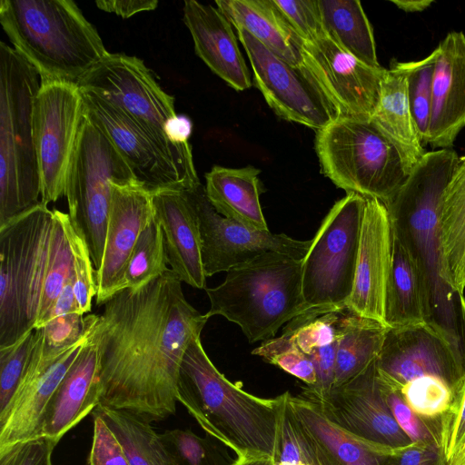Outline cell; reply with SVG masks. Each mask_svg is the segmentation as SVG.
Masks as SVG:
<instances>
[{"label":"cell","instance_id":"cell-1","mask_svg":"<svg viewBox=\"0 0 465 465\" xmlns=\"http://www.w3.org/2000/svg\"><path fill=\"white\" fill-rule=\"evenodd\" d=\"M208 319L187 302L170 268L139 290L116 293L91 332L98 348L100 404L150 422L175 414L183 357Z\"/></svg>","mask_w":465,"mask_h":465},{"label":"cell","instance_id":"cell-2","mask_svg":"<svg viewBox=\"0 0 465 465\" xmlns=\"http://www.w3.org/2000/svg\"><path fill=\"white\" fill-rule=\"evenodd\" d=\"M459 159L450 148L426 152L385 205L392 232L418 268L425 325L450 344L465 366V297L446 281L439 230L441 195Z\"/></svg>","mask_w":465,"mask_h":465},{"label":"cell","instance_id":"cell-3","mask_svg":"<svg viewBox=\"0 0 465 465\" xmlns=\"http://www.w3.org/2000/svg\"><path fill=\"white\" fill-rule=\"evenodd\" d=\"M64 214L40 202L0 226V348L36 329L74 276Z\"/></svg>","mask_w":465,"mask_h":465},{"label":"cell","instance_id":"cell-4","mask_svg":"<svg viewBox=\"0 0 465 465\" xmlns=\"http://www.w3.org/2000/svg\"><path fill=\"white\" fill-rule=\"evenodd\" d=\"M177 401L209 436L238 457L273 456L278 397L259 398L231 382L206 354L201 336L191 341L183 357Z\"/></svg>","mask_w":465,"mask_h":465},{"label":"cell","instance_id":"cell-5","mask_svg":"<svg viewBox=\"0 0 465 465\" xmlns=\"http://www.w3.org/2000/svg\"><path fill=\"white\" fill-rule=\"evenodd\" d=\"M0 24L41 83L76 84L110 53L72 0H1Z\"/></svg>","mask_w":465,"mask_h":465},{"label":"cell","instance_id":"cell-6","mask_svg":"<svg viewBox=\"0 0 465 465\" xmlns=\"http://www.w3.org/2000/svg\"><path fill=\"white\" fill-rule=\"evenodd\" d=\"M206 315L236 323L250 343L274 338L280 327L312 308L302 288V260L265 252L227 272L223 282L205 288Z\"/></svg>","mask_w":465,"mask_h":465},{"label":"cell","instance_id":"cell-7","mask_svg":"<svg viewBox=\"0 0 465 465\" xmlns=\"http://www.w3.org/2000/svg\"><path fill=\"white\" fill-rule=\"evenodd\" d=\"M38 72L0 43V226L38 204L41 185L33 132Z\"/></svg>","mask_w":465,"mask_h":465},{"label":"cell","instance_id":"cell-8","mask_svg":"<svg viewBox=\"0 0 465 465\" xmlns=\"http://www.w3.org/2000/svg\"><path fill=\"white\" fill-rule=\"evenodd\" d=\"M322 173L349 193L387 203L408 174L396 146L371 119L341 116L316 133Z\"/></svg>","mask_w":465,"mask_h":465},{"label":"cell","instance_id":"cell-9","mask_svg":"<svg viewBox=\"0 0 465 465\" xmlns=\"http://www.w3.org/2000/svg\"><path fill=\"white\" fill-rule=\"evenodd\" d=\"M136 180L113 143L84 111L66 173L64 196L71 222L84 235L95 270L101 266L104 250L112 183Z\"/></svg>","mask_w":465,"mask_h":465},{"label":"cell","instance_id":"cell-10","mask_svg":"<svg viewBox=\"0 0 465 465\" xmlns=\"http://www.w3.org/2000/svg\"><path fill=\"white\" fill-rule=\"evenodd\" d=\"M77 86L124 112L155 139L189 177L199 181L190 143L174 144L164 134L165 123L176 114L174 97L163 90L143 60L110 53Z\"/></svg>","mask_w":465,"mask_h":465},{"label":"cell","instance_id":"cell-11","mask_svg":"<svg viewBox=\"0 0 465 465\" xmlns=\"http://www.w3.org/2000/svg\"><path fill=\"white\" fill-rule=\"evenodd\" d=\"M365 196L349 193L322 220L302 260V288L311 307L342 308L352 292Z\"/></svg>","mask_w":465,"mask_h":465},{"label":"cell","instance_id":"cell-12","mask_svg":"<svg viewBox=\"0 0 465 465\" xmlns=\"http://www.w3.org/2000/svg\"><path fill=\"white\" fill-rule=\"evenodd\" d=\"M84 115L76 84L41 83L33 106V132L41 202L46 205L64 195L65 179Z\"/></svg>","mask_w":465,"mask_h":465},{"label":"cell","instance_id":"cell-13","mask_svg":"<svg viewBox=\"0 0 465 465\" xmlns=\"http://www.w3.org/2000/svg\"><path fill=\"white\" fill-rule=\"evenodd\" d=\"M236 31L251 63L254 84L279 117L316 131L338 117L302 65L285 62L245 30Z\"/></svg>","mask_w":465,"mask_h":465},{"label":"cell","instance_id":"cell-14","mask_svg":"<svg viewBox=\"0 0 465 465\" xmlns=\"http://www.w3.org/2000/svg\"><path fill=\"white\" fill-rule=\"evenodd\" d=\"M196 214L202 242V261L206 277L228 272L265 252H276L302 260L312 242L284 233L249 229L219 214L202 184L184 190Z\"/></svg>","mask_w":465,"mask_h":465},{"label":"cell","instance_id":"cell-15","mask_svg":"<svg viewBox=\"0 0 465 465\" xmlns=\"http://www.w3.org/2000/svg\"><path fill=\"white\" fill-rule=\"evenodd\" d=\"M97 314L84 316L86 333L62 351L44 348L42 329H35V344L20 384L0 413V450L38 437L43 414L53 394L88 341Z\"/></svg>","mask_w":465,"mask_h":465},{"label":"cell","instance_id":"cell-16","mask_svg":"<svg viewBox=\"0 0 465 465\" xmlns=\"http://www.w3.org/2000/svg\"><path fill=\"white\" fill-rule=\"evenodd\" d=\"M302 66L338 117L371 119L379 102L385 68H373L341 49L326 35L299 40Z\"/></svg>","mask_w":465,"mask_h":465},{"label":"cell","instance_id":"cell-17","mask_svg":"<svg viewBox=\"0 0 465 465\" xmlns=\"http://www.w3.org/2000/svg\"><path fill=\"white\" fill-rule=\"evenodd\" d=\"M89 119L109 138L135 177L151 191L190 190L201 184L190 178L169 153L142 126L117 107L79 88Z\"/></svg>","mask_w":465,"mask_h":465},{"label":"cell","instance_id":"cell-18","mask_svg":"<svg viewBox=\"0 0 465 465\" xmlns=\"http://www.w3.org/2000/svg\"><path fill=\"white\" fill-rule=\"evenodd\" d=\"M375 361L324 397H305L315 401L330 420L345 430L380 445L401 449L412 442L394 420L381 394Z\"/></svg>","mask_w":465,"mask_h":465},{"label":"cell","instance_id":"cell-19","mask_svg":"<svg viewBox=\"0 0 465 465\" xmlns=\"http://www.w3.org/2000/svg\"><path fill=\"white\" fill-rule=\"evenodd\" d=\"M154 216L152 191L140 181L112 183L102 263L95 270L96 304L123 291V279L135 242Z\"/></svg>","mask_w":465,"mask_h":465},{"label":"cell","instance_id":"cell-20","mask_svg":"<svg viewBox=\"0 0 465 465\" xmlns=\"http://www.w3.org/2000/svg\"><path fill=\"white\" fill-rule=\"evenodd\" d=\"M375 363L377 375L397 390L424 375L440 377L453 387L465 373L450 344L425 324L389 328Z\"/></svg>","mask_w":465,"mask_h":465},{"label":"cell","instance_id":"cell-21","mask_svg":"<svg viewBox=\"0 0 465 465\" xmlns=\"http://www.w3.org/2000/svg\"><path fill=\"white\" fill-rule=\"evenodd\" d=\"M392 261V229L386 205L365 197L352 292L345 303L353 313L385 323Z\"/></svg>","mask_w":465,"mask_h":465},{"label":"cell","instance_id":"cell-22","mask_svg":"<svg viewBox=\"0 0 465 465\" xmlns=\"http://www.w3.org/2000/svg\"><path fill=\"white\" fill-rule=\"evenodd\" d=\"M288 403L314 465H384L398 449L361 439L330 420L318 404L288 394Z\"/></svg>","mask_w":465,"mask_h":465},{"label":"cell","instance_id":"cell-23","mask_svg":"<svg viewBox=\"0 0 465 465\" xmlns=\"http://www.w3.org/2000/svg\"><path fill=\"white\" fill-rule=\"evenodd\" d=\"M437 49L428 144L447 149L465 127V35L449 33Z\"/></svg>","mask_w":465,"mask_h":465},{"label":"cell","instance_id":"cell-24","mask_svg":"<svg viewBox=\"0 0 465 465\" xmlns=\"http://www.w3.org/2000/svg\"><path fill=\"white\" fill-rule=\"evenodd\" d=\"M154 215L163 233L167 263L183 282L205 289L198 220L184 190L158 188L152 191Z\"/></svg>","mask_w":465,"mask_h":465},{"label":"cell","instance_id":"cell-25","mask_svg":"<svg viewBox=\"0 0 465 465\" xmlns=\"http://www.w3.org/2000/svg\"><path fill=\"white\" fill-rule=\"evenodd\" d=\"M99 404L98 348L90 334L46 406L38 437L49 438L58 444L71 429L92 413Z\"/></svg>","mask_w":465,"mask_h":465},{"label":"cell","instance_id":"cell-26","mask_svg":"<svg viewBox=\"0 0 465 465\" xmlns=\"http://www.w3.org/2000/svg\"><path fill=\"white\" fill-rule=\"evenodd\" d=\"M183 13V22L193 40L195 54L234 90L250 88L249 69L227 17L217 6L195 0L184 1Z\"/></svg>","mask_w":465,"mask_h":465},{"label":"cell","instance_id":"cell-27","mask_svg":"<svg viewBox=\"0 0 465 465\" xmlns=\"http://www.w3.org/2000/svg\"><path fill=\"white\" fill-rule=\"evenodd\" d=\"M371 121L396 146L409 174L426 152L411 110L406 75L398 61L384 70Z\"/></svg>","mask_w":465,"mask_h":465},{"label":"cell","instance_id":"cell-28","mask_svg":"<svg viewBox=\"0 0 465 465\" xmlns=\"http://www.w3.org/2000/svg\"><path fill=\"white\" fill-rule=\"evenodd\" d=\"M261 171L253 166L214 165L205 174V193L222 216L257 231H268L260 204Z\"/></svg>","mask_w":465,"mask_h":465},{"label":"cell","instance_id":"cell-29","mask_svg":"<svg viewBox=\"0 0 465 465\" xmlns=\"http://www.w3.org/2000/svg\"><path fill=\"white\" fill-rule=\"evenodd\" d=\"M215 4L235 29L245 30L290 64L302 65L300 38L272 0H217Z\"/></svg>","mask_w":465,"mask_h":465},{"label":"cell","instance_id":"cell-30","mask_svg":"<svg viewBox=\"0 0 465 465\" xmlns=\"http://www.w3.org/2000/svg\"><path fill=\"white\" fill-rule=\"evenodd\" d=\"M439 230L447 282L464 295L465 289V155L460 157L441 195Z\"/></svg>","mask_w":465,"mask_h":465},{"label":"cell","instance_id":"cell-31","mask_svg":"<svg viewBox=\"0 0 465 465\" xmlns=\"http://www.w3.org/2000/svg\"><path fill=\"white\" fill-rule=\"evenodd\" d=\"M389 327L344 307L338 324L332 388L351 380L378 358ZM331 388V389H332Z\"/></svg>","mask_w":465,"mask_h":465},{"label":"cell","instance_id":"cell-32","mask_svg":"<svg viewBox=\"0 0 465 465\" xmlns=\"http://www.w3.org/2000/svg\"><path fill=\"white\" fill-rule=\"evenodd\" d=\"M425 322L423 288L418 268L408 249L392 232L385 323L389 328H402L425 324Z\"/></svg>","mask_w":465,"mask_h":465},{"label":"cell","instance_id":"cell-33","mask_svg":"<svg viewBox=\"0 0 465 465\" xmlns=\"http://www.w3.org/2000/svg\"><path fill=\"white\" fill-rule=\"evenodd\" d=\"M324 34L341 49L373 68L377 58L372 27L358 0H318Z\"/></svg>","mask_w":465,"mask_h":465},{"label":"cell","instance_id":"cell-34","mask_svg":"<svg viewBox=\"0 0 465 465\" xmlns=\"http://www.w3.org/2000/svg\"><path fill=\"white\" fill-rule=\"evenodd\" d=\"M99 415L120 441L130 465H176L151 422L134 412L99 404Z\"/></svg>","mask_w":465,"mask_h":465},{"label":"cell","instance_id":"cell-35","mask_svg":"<svg viewBox=\"0 0 465 465\" xmlns=\"http://www.w3.org/2000/svg\"><path fill=\"white\" fill-rule=\"evenodd\" d=\"M162 227L155 215L141 232L123 279V290L136 291L163 274L167 268Z\"/></svg>","mask_w":465,"mask_h":465},{"label":"cell","instance_id":"cell-36","mask_svg":"<svg viewBox=\"0 0 465 465\" xmlns=\"http://www.w3.org/2000/svg\"><path fill=\"white\" fill-rule=\"evenodd\" d=\"M438 49L427 57L412 62H399L407 80V91L412 116L423 147L428 144L431 113L432 83Z\"/></svg>","mask_w":465,"mask_h":465},{"label":"cell","instance_id":"cell-37","mask_svg":"<svg viewBox=\"0 0 465 465\" xmlns=\"http://www.w3.org/2000/svg\"><path fill=\"white\" fill-rule=\"evenodd\" d=\"M160 436L176 465H232L234 461L209 435L200 437L189 429H173Z\"/></svg>","mask_w":465,"mask_h":465},{"label":"cell","instance_id":"cell-38","mask_svg":"<svg viewBox=\"0 0 465 465\" xmlns=\"http://www.w3.org/2000/svg\"><path fill=\"white\" fill-rule=\"evenodd\" d=\"M452 388L440 377L424 375L407 381L399 391L414 412L428 420H437L450 405Z\"/></svg>","mask_w":465,"mask_h":465},{"label":"cell","instance_id":"cell-39","mask_svg":"<svg viewBox=\"0 0 465 465\" xmlns=\"http://www.w3.org/2000/svg\"><path fill=\"white\" fill-rule=\"evenodd\" d=\"M381 394L400 428L411 442L437 445L440 448V418L428 420L414 412L400 391L377 375Z\"/></svg>","mask_w":465,"mask_h":465},{"label":"cell","instance_id":"cell-40","mask_svg":"<svg viewBox=\"0 0 465 465\" xmlns=\"http://www.w3.org/2000/svg\"><path fill=\"white\" fill-rule=\"evenodd\" d=\"M64 228L73 257L74 292L83 314L91 311L97 293L95 270L84 235L73 225L68 213L64 214Z\"/></svg>","mask_w":465,"mask_h":465},{"label":"cell","instance_id":"cell-41","mask_svg":"<svg viewBox=\"0 0 465 465\" xmlns=\"http://www.w3.org/2000/svg\"><path fill=\"white\" fill-rule=\"evenodd\" d=\"M252 353L302 380L309 387L316 383V372L312 361L283 333L279 338L262 341Z\"/></svg>","mask_w":465,"mask_h":465},{"label":"cell","instance_id":"cell-42","mask_svg":"<svg viewBox=\"0 0 465 465\" xmlns=\"http://www.w3.org/2000/svg\"><path fill=\"white\" fill-rule=\"evenodd\" d=\"M286 391L278 396L277 440L272 456L274 465H314L288 403Z\"/></svg>","mask_w":465,"mask_h":465},{"label":"cell","instance_id":"cell-43","mask_svg":"<svg viewBox=\"0 0 465 465\" xmlns=\"http://www.w3.org/2000/svg\"><path fill=\"white\" fill-rule=\"evenodd\" d=\"M35 339L33 329L15 343L0 348V413L9 405L20 384Z\"/></svg>","mask_w":465,"mask_h":465},{"label":"cell","instance_id":"cell-44","mask_svg":"<svg viewBox=\"0 0 465 465\" xmlns=\"http://www.w3.org/2000/svg\"><path fill=\"white\" fill-rule=\"evenodd\" d=\"M465 446V373L452 388L450 405L440 417V450L446 465Z\"/></svg>","mask_w":465,"mask_h":465},{"label":"cell","instance_id":"cell-45","mask_svg":"<svg viewBox=\"0 0 465 465\" xmlns=\"http://www.w3.org/2000/svg\"><path fill=\"white\" fill-rule=\"evenodd\" d=\"M292 30L302 41L324 35L318 0H272Z\"/></svg>","mask_w":465,"mask_h":465},{"label":"cell","instance_id":"cell-46","mask_svg":"<svg viewBox=\"0 0 465 465\" xmlns=\"http://www.w3.org/2000/svg\"><path fill=\"white\" fill-rule=\"evenodd\" d=\"M44 348L62 351L78 341L87 331L84 314L69 313L52 319L42 328Z\"/></svg>","mask_w":465,"mask_h":465},{"label":"cell","instance_id":"cell-47","mask_svg":"<svg viewBox=\"0 0 465 465\" xmlns=\"http://www.w3.org/2000/svg\"><path fill=\"white\" fill-rule=\"evenodd\" d=\"M92 414L94 431L86 465H130L114 432L99 415Z\"/></svg>","mask_w":465,"mask_h":465},{"label":"cell","instance_id":"cell-48","mask_svg":"<svg viewBox=\"0 0 465 465\" xmlns=\"http://www.w3.org/2000/svg\"><path fill=\"white\" fill-rule=\"evenodd\" d=\"M57 445L46 437H35L0 450V465H53L52 454Z\"/></svg>","mask_w":465,"mask_h":465},{"label":"cell","instance_id":"cell-49","mask_svg":"<svg viewBox=\"0 0 465 465\" xmlns=\"http://www.w3.org/2000/svg\"><path fill=\"white\" fill-rule=\"evenodd\" d=\"M384 465H446V461L439 446L412 442L396 450Z\"/></svg>","mask_w":465,"mask_h":465},{"label":"cell","instance_id":"cell-50","mask_svg":"<svg viewBox=\"0 0 465 465\" xmlns=\"http://www.w3.org/2000/svg\"><path fill=\"white\" fill-rule=\"evenodd\" d=\"M158 3L157 0H99L95 5L103 11L128 18L141 12L154 10Z\"/></svg>","mask_w":465,"mask_h":465},{"label":"cell","instance_id":"cell-51","mask_svg":"<svg viewBox=\"0 0 465 465\" xmlns=\"http://www.w3.org/2000/svg\"><path fill=\"white\" fill-rule=\"evenodd\" d=\"M74 312H79L83 314L80 311L74 292V276L71 277L66 283L64 284V288L62 289L60 294L54 301V304L52 305L51 309L48 311V312L45 315V317L42 319L40 323L38 324L36 329L42 328L45 323H47L49 321H51L54 318L74 313Z\"/></svg>","mask_w":465,"mask_h":465},{"label":"cell","instance_id":"cell-52","mask_svg":"<svg viewBox=\"0 0 465 465\" xmlns=\"http://www.w3.org/2000/svg\"><path fill=\"white\" fill-rule=\"evenodd\" d=\"M193 132V123L185 114H175L168 119L164 125V134L168 140L178 145L189 144Z\"/></svg>","mask_w":465,"mask_h":465},{"label":"cell","instance_id":"cell-53","mask_svg":"<svg viewBox=\"0 0 465 465\" xmlns=\"http://www.w3.org/2000/svg\"><path fill=\"white\" fill-rule=\"evenodd\" d=\"M399 9L408 13L421 12L430 7L433 0H391Z\"/></svg>","mask_w":465,"mask_h":465},{"label":"cell","instance_id":"cell-54","mask_svg":"<svg viewBox=\"0 0 465 465\" xmlns=\"http://www.w3.org/2000/svg\"><path fill=\"white\" fill-rule=\"evenodd\" d=\"M232 465H274L273 459L268 455L238 457Z\"/></svg>","mask_w":465,"mask_h":465},{"label":"cell","instance_id":"cell-55","mask_svg":"<svg viewBox=\"0 0 465 465\" xmlns=\"http://www.w3.org/2000/svg\"><path fill=\"white\" fill-rule=\"evenodd\" d=\"M447 465H465V446L460 452Z\"/></svg>","mask_w":465,"mask_h":465}]
</instances>
